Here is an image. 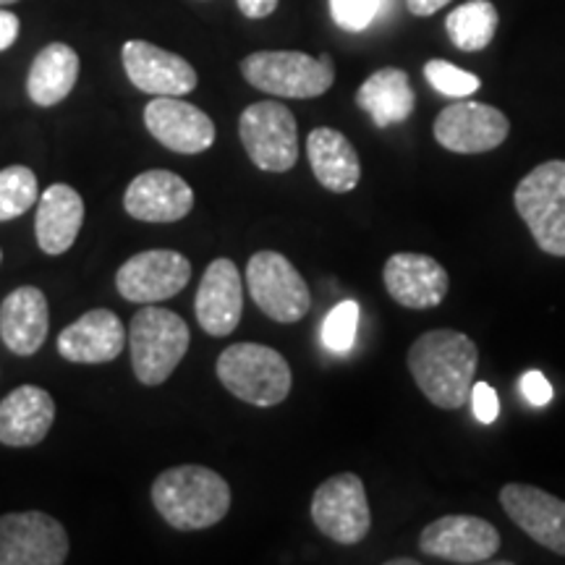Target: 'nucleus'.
<instances>
[{"mask_svg": "<svg viewBox=\"0 0 565 565\" xmlns=\"http://www.w3.org/2000/svg\"><path fill=\"white\" fill-rule=\"evenodd\" d=\"M19 30H21V24H19L17 13L0 9V53L9 51L13 42H17Z\"/></svg>", "mask_w": 565, "mask_h": 565, "instance_id": "obj_34", "label": "nucleus"}, {"mask_svg": "<svg viewBox=\"0 0 565 565\" xmlns=\"http://www.w3.org/2000/svg\"><path fill=\"white\" fill-rule=\"evenodd\" d=\"M55 422V401L38 385H21L0 401V443L32 448L45 440Z\"/></svg>", "mask_w": 565, "mask_h": 565, "instance_id": "obj_21", "label": "nucleus"}, {"mask_svg": "<svg viewBox=\"0 0 565 565\" xmlns=\"http://www.w3.org/2000/svg\"><path fill=\"white\" fill-rule=\"evenodd\" d=\"M121 61L131 84L147 95L181 97L196 89V71L192 63L171 51L145 40H129L121 51Z\"/></svg>", "mask_w": 565, "mask_h": 565, "instance_id": "obj_15", "label": "nucleus"}, {"mask_svg": "<svg viewBox=\"0 0 565 565\" xmlns=\"http://www.w3.org/2000/svg\"><path fill=\"white\" fill-rule=\"evenodd\" d=\"M51 328V309L40 288L21 286L0 303V338L9 351L32 356L42 349Z\"/></svg>", "mask_w": 565, "mask_h": 565, "instance_id": "obj_22", "label": "nucleus"}, {"mask_svg": "<svg viewBox=\"0 0 565 565\" xmlns=\"http://www.w3.org/2000/svg\"><path fill=\"white\" fill-rule=\"evenodd\" d=\"M450 0H406L408 11L414 13V17H433L440 9H445Z\"/></svg>", "mask_w": 565, "mask_h": 565, "instance_id": "obj_36", "label": "nucleus"}, {"mask_svg": "<svg viewBox=\"0 0 565 565\" xmlns=\"http://www.w3.org/2000/svg\"><path fill=\"white\" fill-rule=\"evenodd\" d=\"M511 134V121L503 110L487 103L456 100L435 118L437 145L456 154H482L498 150Z\"/></svg>", "mask_w": 565, "mask_h": 565, "instance_id": "obj_11", "label": "nucleus"}, {"mask_svg": "<svg viewBox=\"0 0 565 565\" xmlns=\"http://www.w3.org/2000/svg\"><path fill=\"white\" fill-rule=\"evenodd\" d=\"M0 263H3V252H0Z\"/></svg>", "mask_w": 565, "mask_h": 565, "instance_id": "obj_39", "label": "nucleus"}, {"mask_svg": "<svg viewBox=\"0 0 565 565\" xmlns=\"http://www.w3.org/2000/svg\"><path fill=\"white\" fill-rule=\"evenodd\" d=\"M307 154L315 179L328 192L345 194L359 186L362 162H359L356 150H353V145L341 131L328 129V126L312 129V134L307 137Z\"/></svg>", "mask_w": 565, "mask_h": 565, "instance_id": "obj_24", "label": "nucleus"}, {"mask_svg": "<svg viewBox=\"0 0 565 565\" xmlns=\"http://www.w3.org/2000/svg\"><path fill=\"white\" fill-rule=\"evenodd\" d=\"M186 322L171 309L145 307L129 324V349L134 374L141 385L158 387L166 383L189 351Z\"/></svg>", "mask_w": 565, "mask_h": 565, "instance_id": "obj_4", "label": "nucleus"}, {"mask_svg": "<svg viewBox=\"0 0 565 565\" xmlns=\"http://www.w3.org/2000/svg\"><path fill=\"white\" fill-rule=\"evenodd\" d=\"M236 3L246 19H265L278 9L280 0H236Z\"/></svg>", "mask_w": 565, "mask_h": 565, "instance_id": "obj_35", "label": "nucleus"}, {"mask_svg": "<svg viewBox=\"0 0 565 565\" xmlns=\"http://www.w3.org/2000/svg\"><path fill=\"white\" fill-rule=\"evenodd\" d=\"M419 550L435 561L477 565L498 555L500 532L479 515H443V519L424 526L419 534Z\"/></svg>", "mask_w": 565, "mask_h": 565, "instance_id": "obj_12", "label": "nucleus"}, {"mask_svg": "<svg viewBox=\"0 0 565 565\" xmlns=\"http://www.w3.org/2000/svg\"><path fill=\"white\" fill-rule=\"evenodd\" d=\"M126 330L110 309H92L58 335V353L71 364H105L124 351Z\"/></svg>", "mask_w": 565, "mask_h": 565, "instance_id": "obj_20", "label": "nucleus"}, {"mask_svg": "<svg viewBox=\"0 0 565 565\" xmlns=\"http://www.w3.org/2000/svg\"><path fill=\"white\" fill-rule=\"evenodd\" d=\"M11 3H17V0H0V6H11Z\"/></svg>", "mask_w": 565, "mask_h": 565, "instance_id": "obj_38", "label": "nucleus"}, {"mask_svg": "<svg viewBox=\"0 0 565 565\" xmlns=\"http://www.w3.org/2000/svg\"><path fill=\"white\" fill-rule=\"evenodd\" d=\"M383 280L395 303L406 309H433L448 296V270L429 254L398 252L387 257Z\"/></svg>", "mask_w": 565, "mask_h": 565, "instance_id": "obj_17", "label": "nucleus"}, {"mask_svg": "<svg viewBox=\"0 0 565 565\" xmlns=\"http://www.w3.org/2000/svg\"><path fill=\"white\" fill-rule=\"evenodd\" d=\"M500 505L521 532L536 545L565 555V500L534 484L511 482L500 490Z\"/></svg>", "mask_w": 565, "mask_h": 565, "instance_id": "obj_14", "label": "nucleus"}, {"mask_svg": "<svg viewBox=\"0 0 565 565\" xmlns=\"http://www.w3.org/2000/svg\"><path fill=\"white\" fill-rule=\"evenodd\" d=\"M217 380L249 406H278L291 393V366L280 351L263 343H233L217 356Z\"/></svg>", "mask_w": 565, "mask_h": 565, "instance_id": "obj_3", "label": "nucleus"}, {"mask_svg": "<svg viewBox=\"0 0 565 565\" xmlns=\"http://www.w3.org/2000/svg\"><path fill=\"white\" fill-rule=\"evenodd\" d=\"M312 521L338 545H359L372 529V511L362 479L351 471L324 479L315 490Z\"/></svg>", "mask_w": 565, "mask_h": 565, "instance_id": "obj_9", "label": "nucleus"}, {"mask_svg": "<svg viewBox=\"0 0 565 565\" xmlns=\"http://www.w3.org/2000/svg\"><path fill=\"white\" fill-rule=\"evenodd\" d=\"M124 207L134 221L175 223L192 212L194 192L181 175L171 171H147L129 183Z\"/></svg>", "mask_w": 565, "mask_h": 565, "instance_id": "obj_19", "label": "nucleus"}, {"mask_svg": "<svg viewBox=\"0 0 565 565\" xmlns=\"http://www.w3.org/2000/svg\"><path fill=\"white\" fill-rule=\"evenodd\" d=\"M76 79H79V55L66 42H51L34 55L26 76V92L34 105L51 108L66 100L76 87Z\"/></svg>", "mask_w": 565, "mask_h": 565, "instance_id": "obj_26", "label": "nucleus"}, {"mask_svg": "<svg viewBox=\"0 0 565 565\" xmlns=\"http://www.w3.org/2000/svg\"><path fill=\"white\" fill-rule=\"evenodd\" d=\"M40 200L38 175L26 166H9L0 171V223L24 215Z\"/></svg>", "mask_w": 565, "mask_h": 565, "instance_id": "obj_28", "label": "nucleus"}, {"mask_svg": "<svg viewBox=\"0 0 565 565\" xmlns=\"http://www.w3.org/2000/svg\"><path fill=\"white\" fill-rule=\"evenodd\" d=\"M356 105L372 118L377 129H387L393 124L408 121L416 95L406 71L387 66L366 76V82L356 92Z\"/></svg>", "mask_w": 565, "mask_h": 565, "instance_id": "obj_25", "label": "nucleus"}, {"mask_svg": "<svg viewBox=\"0 0 565 565\" xmlns=\"http://www.w3.org/2000/svg\"><path fill=\"white\" fill-rule=\"evenodd\" d=\"M383 0H330V13L345 32H362L377 19Z\"/></svg>", "mask_w": 565, "mask_h": 565, "instance_id": "obj_31", "label": "nucleus"}, {"mask_svg": "<svg viewBox=\"0 0 565 565\" xmlns=\"http://www.w3.org/2000/svg\"><path fill=\"white\" fill-rule=\"evenodd\" d=\"M145 126L162 147L179 154H200L215 145L212 118L181 97H154L145 108Z\"/></svg>", "mask_w": 565, "mask_h": 565, "instance_id": "obj_16", "label": "nucleus"}, {"mask_svg": "<svg viewBox=\"0 0 565 565\" xmlns=\"http://www.w3.org/2000/svg\"><path fill=\"white\" fill-rule=\"evenodd\" d=\"M513 204L536 246L565 257V160H547L526 173L515 186Z\"/></svg>", "mask_w": 565, "mask_h": 565, "instance_id": "obj_6", "label": "nucleus"}, {"mask_svg": "<svg viewBox=\"0 0 565 565\" xmlns=\"http://www.w3.org/2000/svg\"><path fill=\"white\" fill-rule=\"evenodd\" d=\"M479 349L458 330H429L408 349V372L424 398L445 412L469 404Z\"/></svg>", "mask_w": 565, "mask_h": 565, "instance_id": "obj_1", "label": "nucleus"}, {"mask_svg": "<svg viewBox=\"0 0 565 565\" xmlns=\"http://www.w3.org/2000/svg\"><path fill=\"white\" fill-rule=\"evenodd\" d=\"M242 74L259 92L291 100L322 97L335 82V66L328 53L315 58L301 51L252 53L242 61Z\"/></svg>", "mask_w": 565, "mask_h": 565, "instance_id": "obj_5", "label": "nucleus"}, {"mask_svg": "<svg viewBox=\"0 0 565 565\" xmlns=\"http://www.w3.org/2000/svg\"><path fill=\"white\" fill-rule=\"evenodd\" d=\"M152 503L173 529L200 532L231 511V487L207 466H173L152 482Z\"/></svg>", "mask_w": 565, "mask_h": 565, "instance_id": "obj_2", "label": "nucleus"}, {"mask_svg": "<svg viewBox=\"0 0 565 565\" xmlns=\"http://www.w3.org/2000/svg\"><path fill=\"white\" fill-rule=\"evenodd\" d=\"M500 13L490 0H466L445 17V32L458 51L479 53L494 40Z\"/></svg>", "mask_w": 565, "mask_h": 565, "instance_id": "obj_27", "label": "nucleus"}, {"mask_svg": "<svg viewBox=\"0 0 565 565\" xmlns=\"http://www.w3.org/2000/svg\"><path fill=\"white\" fill-rule=\"evenodd\" d=\"M192 278V263L173 249L134 254L118 267L116 288L126 301L158 303L181 294Z\"/></svg>", "mask_w": 565, "mask_h": 565, "instance_id": "obj_13", "label": "nucleus"}, {"mask_svg": "<svg viewBox=\"0 0 565 565\" xmlns=\"http://www.w3.org/2000/svg\"><path fill=\"white\" fill-rule=\"evenodd\" d=\"M471 406H475V416L482 424H492L498 419L500 414V404H498V395H494L492 385L487 383H475L471 385Z\"/></svg>", "mask_w": 565, "mask_h": 565, "instance_id": "obj_32", "label": "nucleus"}, {"mask_svg": "<svg viewBox=\"0 0 565 565\" xmlns=\"http://www.w3.org/2000/svg\"><path fill=\"white\" fill-rule=\"evenodd\" d=\"M246 282L254 303L275 322H299L312 307L307 280L278 252L254 254L246 265Z\"/></svg>", "mask_w": 565, "mask_h": 565, "instance_id": "obj_8", "label": "nucleus"}, {"mask_svg": "<svg viewBox=\"0 0 565 565\" xmlns=\"http://www.w3.org/2000/svg\"><path fill=\"white\" fill-rule=\"evenodd\" d=\"M68 534L53 515L21 511L0 515V565H61Z\"/></svg>", "mask_w": 565, "mask_h": 565, "instance_id": "obj_10", "label": "nucleus"}, {"mask_svg": "<svg viewBox=\"0 0 565 565\" xmlns=\"http://www.w3.org/2000/svg\"><path fill=\"white\" fill-rule=\"evenodd\" d=\"M238 137L259 171L286 173L299 160V126L282 103L249 105L238 118Z\"/></svg>", "mask_w": 565, "mask_h": 565, "instance_id": "obj_7", "label": "nucleus"}, {"mask_svg": "<svg viewBox=\"0 0 565 565\" xmlns=\"http://www.w3.org/2000/svg\"><path fill=\"white\" fill-rule=\"evenodd\" d=\"M196 322L204 333L225 338L238 328L244 312V282L238 267L231 259H215L202 275L194 299Z\"/></svg>", "mask_w": 565, "mask_h": 565, "instance_id": "obj_18", "label": "nucleus"}, {"mask_svg": "<svg viewBox=\"0 0 565 565\" xmlns=\"http://www.w3.org/2000/svg\"><path fill=\"white\" fill-rule=\"evenodd\" d=\"M356 328H359V303L356 301L338 303L333 312L324 317L322 343L335 353L349 351L353 341H356Z\"/></svg>", "mask_w": 565, "mask_h": 565, "instance_id": "obj_30", "label": "nucleus"}, {"mask_svg": "<svg viewBox=\"0 0 565 565\" xmlns=\"http://www.w3.org/2000/svg\"><path fill=\"white\" fill-rule=\"evenodd\" d=\"M387 565H416V561H387Z\"/></svg>", "mask_w": 565, "mask_h": 565, "instance_id": "obj_37", "label": "nucleus"}, {"mask_svg": "<svg viewBox=\"0 0 565 565\" xmlns=\"http://www.w3.org/2000/svg\"><path fill=\"white\" fill-rule=\"evenodd\" d=\"M84 223V200L68 183H53L40 196L34 233L45 254H63L74 246Z\"/></svg>", "mask_w": 565, "mask_h": 565, "instance_id": "obj_23", "label": "nucleus"}, {"mask_svg": "<svg viewBox=\"0 0 565 565\" xmlns=\"http://www.w3.org/2000/svg\"><path fill=\"white\" fill-rule=\"evenodd\" d=\"M424 76L433 84V89H437L445 97H454V100H463V97L475 95V92L482 87L477 74L458 68L450 61L443 58H433L424 63Z\"/></svg>", "mask_w": 565, "mask_h": 565, "instance_id": "obj_29", "label": "nucleus"}, {"mask_svg": "<svg viewBox=\"0 0 565 565\" xmlns=\"http://www.w3.org/2000/svg\"><path fill=\"white\" fill-rule=\"evenodd\" d=\"M521 393L532 406H547L553 401V385L542 372H526L521 377Z\"/></svg>", "mask_w": 565, "mask_h": 565, "instance_id": "obj_33", "label": "nucleus"}]
</instances>
